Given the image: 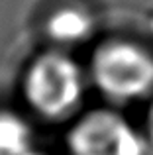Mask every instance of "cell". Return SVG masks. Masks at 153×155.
<instances>
[{
    "mask_svg": "<svg viewBox=\"0 0 153 155\" xmlns=\"http://www.w3.org/2000/svg\"><path fill=\"white\" fill-rule=\"evenodd\" d=\"M86 79L73 57L61 51L43 53L31 63L24 92L30 106L45 118H61L80 104Z\"/></svg>",
    "mask_w": 153,
    "mask_h": 155,
    "instance_id": "1",
    "label": "cell"
},
{
    "mask_svg": "<svg viewBox=\"0 0 153 155\" xmlns=\"http://www.w3.org/2000/svg\"><path fill=\"white\" fill-rule=\"evenodd\" d=\"M90 71L98 91L116 102L139 100L153 88V57L134 43L114 41L100 47Z\"/></svg>",
    "mask_w": 153,
    "mask_h": 155,
    "instance_id": "2",
    "label": "cell"
},
{
    "mask_svg": "<svg viewBox=\"0 0 153 155\" xmlns=\"http://www.w3.org/2000/svg\"><path fill=\"white\" fill-rule=\"evenodd\" d=\"M71 155H153V147L134 124L110 110L83 116L69 134Z\"/></svg>",
    "mask_w": 153,
    "mask_h": 155,
    "instance_id": "3",
    "label": "cell"
},
{
    "mask_svg": "<svg viewBox=\"0 0 153 155\" xmlns=\"http://www.w3.org/2000/svg\"><path fill=\"white\" fill-rule=\"evenodd\" d=\"M94 20L80 8H61L47 22V34L61 45H76L90 38Z\"/></svg>",
    "mask_w": 153,
    "mask_h": 155,
    "instance_id": "4",
    "label": "cell"
},
{
    "mask_svg": "<svg viewBox=\"0 0 153 155\" xmlns=\"http://www.w3.org/2000/svg\"><path fill=\"white\" fill-rule=\"evenodd\" d=\"M34 137L26 120L12 112H0V155H30Z\"/></svg>",
    "mask_w": 153,
    "mask_h": 155,
    "instance_id": "5",
    "label": "cell"
},
{
    "mask_svg": "<svg viewBox=\"0 0 153 155\" xmlns=\"http://www.w3.org/2000/svg\"><path fill=\"white\" fill-rule=\"evenodd\" d=\"M145 136L147 140H149L151 147H153V104L149 106V110H147V118H145Z\"/></svg>",
    "mask_w": 153,
    "mask_h": 155,
    "instance_id": "6",
    "label": "cell"
},
{
    "mask_svg": "<svg viewBox=\"0 0 153 155\" xmlns=\"http://www.w3.org/2000/svg\"><path fill=\"white\" fill-rule=\"evenodd\" d=\"M30 155H45V153H39V151H31Z\"/></svg>",
    "mask_w": 153,
    "mask_h": 155,
    "instance_id": "7",
    "label": "cell"
}]
</instances>
